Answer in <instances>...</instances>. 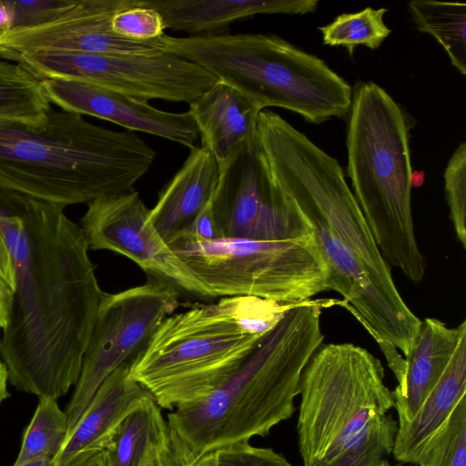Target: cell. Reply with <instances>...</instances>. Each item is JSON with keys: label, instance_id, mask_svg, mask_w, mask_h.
Wrapping results in <instances>:
<instances>
[{"label": "cell", "instance_id": "1", "mask_svg": "<svg viewBox=\"0 0 466 466\" xmlns=\"http://www.w3.org/2000/svg\"><path fill=\"white\" fill-rule=\"evenodd\" d=\"M15 289L0 339L8 381L57 399L76 385L103 296L80 228L64 208L0 189Z\"/></svg>", "mask_w": 466, "mask_h": 466}, {"label": "cell", "instance_id": "2", "mask_svg": "<svg viewBox=\"0 0 466 466\" xmlns=\"http://www.w3.org/2000/svg\"><path fill=\"white\" fill-rule=\"evenodd\" d=\"M257 137L273 177L311 227L329 289L371 327L409 309L339 162L270 110L259 112Z\"/></svg>", "mask_w": 466, "mask_h": 466}, {"label": "cell", "instance_id": "3", "mask_svg": "<svg viewBox=\"0 0 466 466\" xmlns=\"http://www.w3.org/2000/svg\"><path fill=\"white\" fill-rule=\"evenodd\" d=\"M155 150L133 131L51 110L37 127L0 120V189L63 207L133 190Z\"/></svg>", "mask_w": 466, "mask_h": 466}, {"label": "cell", "instance_id": "4", "mask_svg": "<svg viewBox=\"0 0 466 466\" xmlns=\"http://www.w3.org/2000/svg\"><path fill=\"white\" fill-rule=\"evenodd\" d=\"M340 301L308 299L288 309L232 377L169 412L168 426L198 454L268 435L295 412L301 374L323 342L322 309Z\"/></svg>", "mask_w": 466, "mask_h": 466}, {"label": "cell", "instance_id": "5", "mask_svg": "<svg viewBox=\"0 0 466 466\" xmlns=\"http://www.w3.org/2000/svg\"><path fill=\"white\" fill-rule=\"evenodd\" d=\"M347 129V172L352 193L389 265L420 282L426 262L411 214L413 174L410 122L380 86L360 82L352 90Z\"/></svg>", "mask_w": 466, "mask_h": 466}, {"label": "cell", "instance_id": "6", "mask_svg": "<svg viewBox=\"0 0 466 466\" xmlns=\"http://www.w3.org/2000/svg\"><path fill=\"white\" fill-rule=\"evenodd\" d=\"M163 51L194 62L248 96L263 110L278 106L319 125L343 117L350 84L322 59L264 34L163 35Z\"/></svg>", "mask_w": 466, "mask_h": 466}, {"label": "cell", "instance_id": "7", "mask_svg": "<svg viewBox=\"0 0 466 466\" xmlns=\"http://www.w3.org/2000/svg\"><path fill=\"white\" fill-rule=\"evenodd\" d=\"M261 336L247 331L224 298L167 317L130 365L131 377L160 409L204 399L226 382Z\"/></svg>", "mask_w": 466, "mask_h": 466}, {"label": "cell", "instance_id": "8", "mask_svg": "<svg viewBox=\"0 0 466 466\" xmlns=\"http://www.w3.org/2000/svg\"><path fill=\"white\" fill-rule=\"evenodd\" d=\"M381 361L353 343L321 344L300 378L297 423L303 466L352 446L394 408Z\"/></svg>", "mask_w": 466, "mask_h": 466}, {"label": "cell", "instance_id": "9", "mask_svg": "<svg viewBox=\"0 0 466 466\" xmlns=\"http://www.w3.org/2000/svg\"><path fill=\"white\" fill-rule=\"evenodd\" d=\"M167 244L213 298L254 296L297 303L329 290L313 237L207 241L184 233Z\"/></svg>", "mask_w": 466, "mask_h": 466}, {"label": "cell", "instance_id": "10", "mask_svg": "<svg viewBox=\"0 0 466 466\" xmlns=\"http://www.w3.org/2000/svg\"><path fill=\"white\" fill-rule=\"evenodd\" d=\"M11 62L39 80L85 81L147 102L162 99L190 104L218 81L201 66L167 52L133 55L46 51L22 54Z\"/></svg>", "mask_w": 466, "mask_h": 466}, {"label": "cell", "instance_id": "11", "mask_svg": "<svg viewBox=\"0 0 466 466\" xmlns=\"http://www.w3.org/2000/svg\"><path fill=\"white\" fill-rule=\"evenodd\" d=\"M178 299L176 288L152 277L142 285L103 293L80 375L65 410L68 435L105 379L146 349L162 321L178 308Z\"/></svg>", "mask_w": 466, "mask_h": 466}, {"label": "cell", "instance_id": "12", "mask_svg": "<svg viewBox=\"0 0 466 466\" xmlns=\"http://www.w3.org/2000/svg\"><path fill=\"white\" fill-rule=\"evenodd\" d=\"M211 205L222 238L279 241L313 237L305 216L273 177L258 137L219 167Z\"/></svg>", "mask_w": 466, "mask_h": 466}, {"label": "cell", "instance_id": "13", "mask_svg": "<svg viewBox=\"0 0 466 466\" xmlns=\"http://www.w3.org/2000/svg\"><path fill=\"white\" fill-rule=\"evenodd\" d=\"M149 214L150 209L139 194L131 190L87 203L80 228L89 249L124 255L149 277L169 283L179 292L203 299H213L162 238Z\"/></svg>", "mask_w": 466, "mask_h": 466}, {"label": "cell", "instance_id": "14", "mask_svg": "<svg viewBox=\"0 0 466 466\" xmlns=\"http://www.w3.org/2000/svg\"><path fill=\"white\" fill-rule=\"evenodd\" d=\"M137 0H76L58 18L46 24L11 29L0 40V57L11 61L26 53L46 51L95 54L155 55L163 52V36L132 41L111 29L112 17Z\"/></svg>", "mask_w": 466, "mask_h": 466}, {"label": "cell", "instance_id": "15", "mask_svg": "<svg viewBox=\"0 0 466 466\" xmlns=\"http://www.w3.org/2000/svg\"><path fill=\"white\" fill-rule=\"evenodd\" d=\"M50 101L63 111L88 115L119 125L129 131L151 134L190 149L199 135L189 113L159 110L133 96L76 79L41 80Z\"/></svg>", "mask_w": 466, "mask_h": 466}, {"label": "cell", "instance_id": "16", "mask_svg": "<svg viewBox=\"0 0 466 466\" xmlns=\"http://www.w3.org/2000/svg\"><path fill=\"white\" fill-rule=\"evenodd\" d=\"M130 365H121L105 379L54 460V466H82L104 452L128 413L154 399L131 377Z\"/></svg>", "mask_w": 466, "mask_h": 466}, {"label": "cell", "instance_id": "17", "mask_svg": "<svg viewBox=\"0 0 466 466\" xmlns=\"http://www.w3.org/2000/svg\"><path fill=\"white\" fill-rule=\"evenodd\" d=\"M202 146L218 167L257 138L258 106L235 87L218 80L189 104Z\"/></svg>", "mask_w": 466, "mask_h": 466}, {"label": "cell", "instance_id": "18", "mask_svg": "<svg viewBox=\"0 0 466 466\" xmlns=\"http://www.w3.org/2000/svg\"><path fill=\"white\" fill-rule=\"evenodd\" d=\"M219 167L212 154L195 147L180 169L163 187L149 218L167 242L183 234L212 199Z\"/></svg>", "mask_w": 466, "mask_h": 466}, {"label": "cell", "instance_id": "19", "mask_svg": "<svg viewBox=\"0 0 466 466\" xmlns=\"http://www.w3.org/2000/svg\"><path fill=\"white\" fill-rule=\"evenodd\" d=\"M162 16L166 29L191 34H215L239 19L262 14L305 15L317 0H145Z\"/></svg>", "mask_w": 466, "mask_h": 466}, {"label": "cell", "instance_id": "20", "mask_svg": "<svg viewBox=\"0 0 466 466\" xmlns=\"http://www.w3.org/2000/svg\"><path fill=\"white\" fill-rule=\"evenodd\" d=\"M466 334V321L455 328L444 322L426 318L406 363L402 393L392 390L398 423L410 420L419 410L428 394L446 370L462 335Z\"/></svg>", "mask_w": 466, "mask_h": 466}, {"label": "cell", "instance_id": "21", "mask_svg": "<svg viewBox=\"0 0 466 466\" xmlns=\"http://www.w3.org/2000/svg\"><path fill=\"white\" fill-rule=\"evenodd\" d=\"M466 395V334L462 335L442 376L416 413L398 423L391 453L416 464L423 449Z\"/></svg>", "mask_w": 466, "mask_h": 466}, {"label": "cell", "instance_id": "22", "mask_svg": "<svg viewBox=\"0 0 466 466\" xmlns=\"http://www.w3.org/2000/svg\"><path fill=\"white\" fill-rule=\"evenodd\" d=\"M51 110L41 80L17 63L0 60V120L37 127Z\"/></svg>", "mask_w": 466, "mask_h": 466}, {"label": "cell", "instance_id": "23", "mask_svg": "<svg viewBox=\"0 0 466 466\" xmlns=\"http://www.w3.org/2000/svg\"><path fill=\"white\" fill-rule=\"evenodd\" d=\"M408 6L418 30L432 35L446 51L451 65L466 75V5L412 0Z\"/></svg>", "mask_w": 466, "mask_h": 466}, {"label": "cell", "instance_id": "24", "mask_svg": "<svg viewBox=\"0 0 466 466\" xmlns=\"http://www.w3.org/2000/svg\"><path fill=\"white\" fill-rule=\"evenodd\" d=\"M166 423L154 399L141 403L120 422L104 451L106 466H144L153 441Z\"/></svg>", "mask_w": 466, "mask_h": 466}, {"label": "cell", "instance_id": "25", "mask_svg": "<svg viewBox=\"0 0 466 466\" xmlns=\"http://www.w3.org/2000/svg\"><path fill=\"white\" fill-rule=\"evenodd\" d=\"M68 435L66 412L56 399L43 397L27 426L18 456L13 464L17 466L37 459L55 460Z\"/></svg>", "mask_w": 466, "mask_h": 466}, {"label": "cell", "instance_id": "26", "mask_svg": "<svg viewBox=\"0 0 466 466\" xmlns=\"http://www.w3.org/2000/svg\"><path fill=\"white\" fill-rule=\"evenodd\" d=\"M386 12L383 7L373 9L368 6L356 13L339 15L330 24L319 28L324 45L344 46L350 56L358 46L372 50L379 48L391 32L383 21Z\"/></svg>", "mask_w": 466, "mask_h": 466}, {"label": "cell", "instance_id": "27", "mask_svg": "<svg viewBox=\"0 0 466 466\" xmlns=\"http://www.w3.org/2000/svg\"><path fill=\"white\" fill-rule=\"evenodd\" d=\"M418 466H466V398L423 449Z\"/></svg>", "mask_w": 466, "mask_h": 466}, {"label": "cell", "instance_id": "28", "mask_svg": "<svg viewBox=\"0 0 466 466\" xmlns=\"http://www.w3.org/2000/svg\"><path fill=\"white\" fill-rule=\"evenodd\" d=\"M398 422L389 414L336 457L315 466H371L391 454Z\"/></svg>", "mask_w": 466, "mask_h": 466}, {"label": "cell", "instance_id": "29", "mask_svg": "<svg viewBox=\"0 0 466 466\" xmlns=\"http://www.w3.org/2000/svg\"><path fill=\"white\" fill-rule=\"evenodd\" d=\"M445 197L457 238L466 248V144L461 142L444 171Z\"/></svg>", "mask_w": 466, "mask_h": 466}, {"label": "cell", "instance_id": "30", "mask_svg": "<svg viewBox=\"0 0 466 466\" xmlns=\"http://www.w3.org/2000/svg\"><path fill=\"white\" fill-rule=\"evenodd\" d=\"M214 452H195L167 422L153 441L144 466H214Z\"/></svg>", "mask_w": 466, "mask_h": 466}, {"label": "cell", "instance_id": "31", "mask_svg": "<svg viewBox=\"0 0 466 466\" xmlns=\"http://www.w3.org/2000/svg\"><path fill=\"white\" fill-rule=\"evenodd\" d=\"M110 25L116 35L138 42L159 39L166 30L160 14L147 6L145 0H137L134 5L118 11Z\"/></svg>", "mask_w": 466, "mask_h": 466}, {"label": "cell", "instance_id": "32", "mask_svg": "<svg viewBox=\"0 0 466 466\" xmlns=\"http://www.w3.org/2000/svg\"><path fill=\"white\" fill-rule=\"evenodd\" d=\"M214 452V466H292L271 448L256 447L241 441L219 448Z\"/></svg>", "mask_w": 466, "mask_h": 466}, {"label": "cell", "instance_id": "33", "mask_svg": "<svg viewBox=\"0 0 466 466\" xmlns=\"http://www.w3.org/2000/svg\"><path fill=\"white\" fill-rule=\"evenodd\" d=\"M13 28L33 27L51 22L69 10L76 0H6Z\"/></svg>", "mask_w": 466, "mask_h": 466}, {"label": "cell", "instance_id": "34", "mask_svg": "<svg viewBox=\"0 0 466 466\" xmlns=\"http://www.w3.org/2000/svg\"><path fill=\"white\" fill-rule=\"evenodd\" d=\"M15 289V268L12 258L0 231V317L3 321V329L6 323Z\"/></svg>", "mask_w": 466, "mask_h": 466}, {"label": "cell", "instance_id": "35", "mask_svg": "<svg viewBox=\"0 0 466 466\" xmlns=\"http://www.w3.org/2000/svg\"><path fill=\"white\" fill-rule=\"evenodd\" d=\"M184 233L190 234L199 239L207 241L222 238L214 218L211 200L201 210L191 226Z\"/></svg>", "mask_w": 466, "mask_h": 466}, {"label": "cell", "instance_id": "36", "mask_svg": "<svg viewBox=\"0 0 466 466\" xmlns=\"http://www.w3.org/2000/svg\"><path fill=\"white\" fill-rule=\"evenodd\" d=\"M13 28L12 13L7 1H0V40Z\"/></svg>", "mask_w": 466, "mask_h": 466}, {"label": "cell", "instance_id": "37", "mask_svg": "<svg viewBox=\"0 0 466 466\" xmlns=\"http://www.w3.org/2000/svg\"><path fill=\"white\" fill-rule=\"evenodd\" d=\"M8 374L5 364L0 361V403L5 400L9 394L7 390Z\"/></svg>", "mask_w": 466, "mask_h": 466}, {"label": "cell", "instance_id": "38", "mask_svg": "<svg viewBox=\"0 0 466 466\" xmlns=\"http://www.w3.org/2000/svg\"><path fill=\"white\" fill-rule=\"evenodd\" d=\"M17 466H54V461L50 459H37Z\"/></svg>", "mask_w": 466, "mask_h": 466}, {"label": "cell", "instance_id": "39", "mask_svg": "<svg viewBox=\"0 0 466 466\" xmlns=\"http://www.w3.org/2000/svg\"><path fill=\"white\" fill-rule=\"evenodd\" d=\"M82 466H106V461L103 452L95 456Z\"/></svg>", "mask_w": 466, "mask_h": 466}, {"label": "cell", "instance_id": "40", "mask_svg": "<svg viewBox=\"0 0 466 466\" xmlns=\"http://www.w3.org/2000/svg\"><path fill=\"white\" fill-rule=\"evenodd\" d=\"M371 466H400V465H392L387 460L382 459V460L375 462Z\"/></svg>", "mask_w": 466, "mask_h": 466}, {"label": "cell", "instance_id": "41", "mask_svg": "<svg viewBox=\"0 0 466 466\" xmlns=\"http://www.w3.org/2000/svg\"><path fill=\"white\" fill-rule=\"evenodd\" d=\"M3 329V321H2L1 317H0V329Z\"/></svg>", "mask_w": 466, "mask_h": 466}]
</instances>
